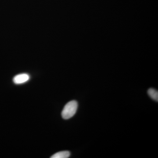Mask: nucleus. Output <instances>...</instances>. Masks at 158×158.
<instances>
[{"label": "nucleus", "instance_id": "nucleus-1", "mask_svg": "<svg viewBox=\"0 0 158 158\" xmlns=\"http://www.w3.org/2000/svg\"><path fill=\"white\" fill-rule=\"evenodd\" d=\"M78 108V103L73 100L67 103L62 110V116L65 119H69L74 116Z\"/></svg>", "mask_w": 158, "mask_h": 158}, {"label": "nucleus", "instance_id": "nucleus-2", "mask_svg": "<svg viewBox=\"0 0 158 158\" xmlns=\"http://www.w3.org/2000/svg\"><path fill=\"white\" fill-rule=\"evenodd\" d=\"M30 76L27 74L22 73L15 76L13 78V82L17 85L23 84L29 81Z\"/></svg>", "mask_w": 158, "mask_h": 158}, {"label": "nucleus", "instance_id": "nucleus-3", "mask_svg": "<svg viewBox=\"0 0 158 158\" xmlns=\"http://www.w3.org/2000/svg\"><path fill=\"white\" fill-rule=\"evenodd\" d=\"M70 152L68 151L59 152L51 157V158H68L70 156Z\"/></svg>", "mask_w": 158, "mask_h": 158}, {"label": "nucleus", "instance_id": "nucleus-4", "mask_svg": "<svg viewBox=\"0 0 158 158\" xmlns=\"http://www.w3.org/2000/svg\"><path fill=\"white\" fill-rule=\"evenodd\" d=\"M148 94L152 99L156 102H158V90L153 88H150L148 90Z\"/></svg>", "mask_w": 158, "mask_h": 158}]
</instances>
